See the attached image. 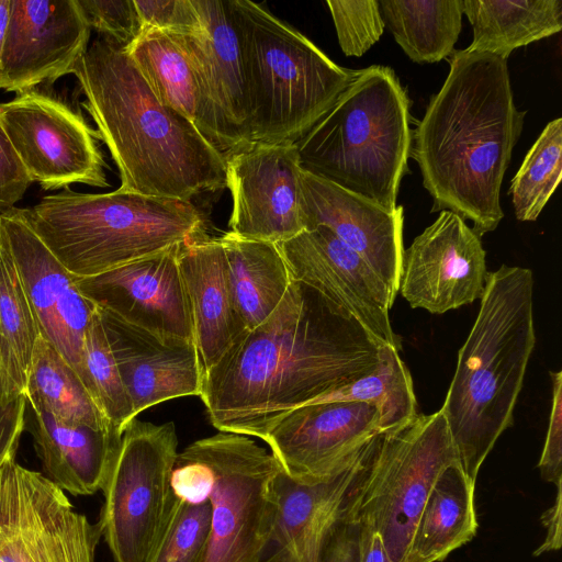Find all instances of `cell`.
Segmentation results:
<instances>
[{
    "mask_svg": "<svg viewBox=\"0 0 562 562\" xmlns=\"http://www.w3.org/2000/svg\"><path fill=\"white\" fill-rule=\"evenodd\" d=\"M24 397L30 409L44 411L60 422L95 429L115 428L101 413L77 372L42 336L33 350Z\"/></svg>",
    "mask_w": 562,
    "mask_h": 562,
    "instance_id": "f546056e",
    "label": "cell"
},
{
    "mask_svg": "<svg viewBox=\"0 0 562 562\" xmlns=\"http://www.w3.org/2000/svg\"><path fill=\"white\" fill-rule=\"evenodd\" d=\"M463 13L473 30L465 49L505 59L514 49L562 29L561 0H463Z\"/></svg>",
    "mask_w": 562,
    "mask_h": 562,
    "instance_id": "f1b7e54d",
    "label": "cell"
},
{
    "mask_svg": "<svg viewBox=\"0 0 562 562\" xmlns=\"http://www.w3.org/2000/svg\"><path fill=\"white\" fill-rule=\"evenodd\" d=\"M172 422L132 419L102 490L100 526L115 562H146L175 502L171 473L178 456Z\"/></svg>",
    "mask_w": 562,
    "mask_h": 562,
    "instance_id": "30bf717a",
    "label": "cell"
},
{
    "mask_svg": "<svg viewBox=\"0 0 562 562\" xmlns=\"http://www.w3.org/2000/svg\"><path fill=\"white\" fill-rule=\"evenodd\" d=\"M409 101L394 70H356L329 111L295 143L302 169L390 212L412 145Z\"/></svg>",
    "mask_w": 562,
    "mask_h": 562,
    "instance_id": "8992f818",
    "label": "cell"
},
{
    "mask_svg": "<svg viewBox=\"0 0 562 562\" xmlns=\"http://www.w3.org/2000/svg\"><path fill=\"white\" fill-rule=\"evenodd\" d=\"M449 64L412 132L409 155L432 198L431 212L471 221L481 237L504 217L501 187L526 112L514 103L507 59L459 49Z\"/></svg>",
    "mask_w": 562,
    "mask_h": 562,
    "instance_id": "7a4b0ae2",
    "label": "cell"
},
{
    "mask_svg": "<svg viewBox=\"0 0 562 562\" xmlns=\"http://www.w3.org/2000/svg\"><path fill=\"white\" fill-rule=\"evenodd\" d=\"M321 562H360L359 524L341 516L325 543Z\"/></svg>",
    "mask_w": 562,
    "mask_h": 562,
    "instance_id": "b9f144b4",
    "label": "cell"
},
{
    "mask_svg": "<svg viewBox=\"0 0 562 562\" xmlns=\"http://www.w3.org/2000/svg\"><path fill=\"white\" fill-rule=\"evenodd\" d=\"M384 23L408 58L437 63L453 52L463 0H379Z\"/></svg>",
    "mask_w": 562,
    "mask_h": 562,
    "instance_id": "4dcf8cb0",
    "label": "cell"
},
{
    "mask_svg": "<svg viewBox=\"0 0 562 562\" xmlns=\"http://www.w3.org/2000/svg\"><path fill=\"white\" fill-rule=\"evenodd\" d=\"M533 276L502 265L487 272L474 324L458 352L439 409L473 483L513 414L536 345Z\"/></svg>",
    "mask_w": 562,
    "mask_h": 562,
    "instance_id": "277c9868",
    "label": "cell"
},
{
    "mask_svg": "<svg viewBox=\"0 0 562 562\" xmlns=\"http://www.w3.org/2000/svg\"><path fill=\"white\" fill-rule=\"evenodd\" d=\"M210 527L209 501L194 504L176 497L146 562H203Z\"/></svg>",
    "mask_w": 562,
    "mask_h": 562,
    "instance_id": "d590c367",
    "label": "cell"
},
{
    "mask_svg": "<svg viewBox=\"0 0 562 562\" xmlns=\"http://www.w3.org/2000/svg\"><path fill=\"white\" fill-rule=\"evenodd\" d=\"M26 400L24 395L0 405V468L14 458L25 427Z\"/></svg>",
    "mask_w": 562,
    "mask_h": 562,
    "instance_id": "7bdbcfd3",
    "label": "cell"
},
{
    "mask_svg": "<svg viewBox=\"0 0 562 562\" xmlns=\"http://www.w3.org/2000/svg\"><path fill=\"white\" fill-rule=\"evenodd\" d=\"M20 212L75 278L205 237L204 217L192 201L121 188L108 193L65 190Z\"/></svg>",
    "mask_w": 562,
    "mask_h": 562,
    "instance_id": "5b68a950",
    "label": "cell"
},
{
    "mask_svg": "<svg viewBox=\"0 0 562 562\" xmlns=\"http://www.w3.org/2000/svg\"><path fill=\"white\" fill-rule=\"evenodd\" d=\"M100 313L135 417L169 400L200 396L203 366L194 341L161 337Z\"/></svg>",
    "mask_w": 562,
    "mask_h": 562,
    "instance_id": "44dd1931",
    "label": "cell"
},
{
    "mask_svg": "<svg viewBox=\"0 0 562 562\" xmlns=\"http://www.w3.org/2000/svg\"><path fill=\"white\" fill-rule=\"evenodd\" d=\"M557 495L553 505L541 516L546 528V538L541 546L533 552L538 557L544 552L555 551L561 548V513H562V482L555 484Z\"/></svg>",
    "mask_w": 562,
    "mask_h": 562,
    "instance_id": "ee69618b",
    "label": "cell"
},
{
    "mask_svg": "<svg viewBox=\"0 0 562 562\" xmlns=\"http://www.w3.org/2000/svg\"><path fill=\"white\" fill-rule=\"evenodd\" d=\"M460 461L440 411L379 432L347 496L344 516L373 528L391 562H406L435 482Z\"/></svg>",
    "mask_w": 562,
    "mask_h": 562,
    "instance_id": "ba28073f",
    "label": "cell"
},
{
    "mask_svg": "<svg viewBox=\"0 0 562 562\" xmlns=\"http://www.w3.org/2000/svg\"><path fill=\"white\" fill-rule=\"evenodd\" d=\"M381 432L376 407L356 401L306 404L274 419L263 441L293 481L314 484L346 470Z\"/></svg>",
    "mask_w": 562,
    "mask_h": 562,
    "instance_id": "4fadbf2b",
    "label": "cell"
},
{
    "mask_svg": "<svg viewBox=\"0 0 562 562\" xmlns=\"http://www.w3.org/2000/svg\"><path fill=\"white\" fill-rule=\"evenodd\" d=\"M21 395L23 394L12 379L3 355L0 351V405L11 402Z\"/></svg>",
    "mask_w": 562,
    "mask_h": 562,
    "instance_id": "bcb514c9",
    "label": "cell"
},
{
    "mask_svg": "<svg viewBox=\"0 0 562 562\" xmlns=\"http://www.w3.org/2000/svg\"><path fill=\"white\" fill-rule=\"evenodd\" d=\"M90 32L76 0H10L0 89L21 93L74 74Z\"/></svg>",
    "mask_w": 562,
    "mask_h": 562,
    "instance_id": "e0dca14e",
    "label": "cell"
},
{
    "mask_svg": "<svg viewBox=\"0 0 562 562\" xmlns=\"http://www.w3.org/2000/svg\"><path fill=\"white\" fill-rule=\"evenodd\" d=\"M90 29L125 48L142 33L134 0H76Z\"/></svg>",
    "mask_w": 562,
    "mask_h": 562,
    "instance_id": "74e56055",
    "label": "cell"
},
{
    "mask_svg": "<svg viewBox=\"0 0 562 562\" xmlns=\"http://www.w3.org/2000/svg\"><path fill=\"white\" fill-rule=\"evenodd\" d=\"M178 266L204 373L246 328L231 293L220 238L204 237L182 244Z\"/></svg>",
    "mask_w": 562,
    "mask_h": 562,
    "instance_id": "cb8c5ba5",
    "label": "cell"
},
{
    "mask_svg": "<svg viewBox=\"0 0 562 562\" xmlns=\"http://www.w3.org/2000/svg\"><path fill=\"white\" fill-rule=\"evenodd\" d=\"M392 346H381L378 366L366 375L340 386L308 404L330 401L368 403L380 412L381 431L397 428L417 414L411 373Z\"/></svg>",
    "mask_w": 562,
    "mask_h": 562,
    "instance_id": "1f68e13d",
    "label": "cell"
},
{
    "mask_svg": "<svg viewBox=\"0 0 562 562\" xmlns=\"http://www.w3.org/2000/svg\"><path fill=\"white\" fill-rule=\"evenodd\" d=\"M277 246L293 280L339 306L380 345L401 350L389 316L395 300L370 266L328 227L317 225Z\"/></svg>",
    "mask_w": 562,
    "mask_h": 562,
    "instance_id": "9a60e30c",
    "label": "cell"
},
{
    "mask_svg": "<svg viewBox=\"0 0 562 562\" xmlns=\"http://www.w3.org/2000/svg\"><path fill=\"white\" fill-rule=\"evenodd\" d=\"M101 537L47 476L15 457L0 468V562H94Z\"/></svg>",
    "mask_w": 562,
    "mask_h": 562,
    "instance_id": "8fae6325",
    "label": "cell"
},
{
    "mask_svg": "<svg viewBox=\"0 0 562 562\" xmlns=\"http://www.w3.org/2000/svg\"><path fill=\"white\" fill-rule=\"evenodd\" d=\"M32 182L0 122V214L13 209Z\"/></svg>",
    "mask_w": 562,
    "mask_h": 562,
    "instance_id": "60d3db41",
    "label": "cell"
},
{
    "mask_svg": "<svg viewBox=\"0 0 562 562\" xmlns=\"http://www.w3.org/2000/svg\"><path fill=\"white\" fill-rule=\"evenodd\" d=\"M124 49L158 100L188 119L225 157L231 146L182 47L166 33L147 31Z\"/></svg>",
    "mask_w": 562,
    "mask_h": 562,
    "instance_id": "484cf974",
    "label": "cell"
},
{
    "mask_svg": "<svg viewBox=\"0 0 562 562\" xmlns=\"http://www.w3.org/2000/svg\"><path fill=\"white\" fill-rule=\"evenodd\" d=\"M182 244L87 278H75L97 308L161 337L193 340L189 303L178 266Z\"/></svg>",
    "mask_w": 562,
    "mask_h": 562,
    "instance_id": "ac0fdd59",
    "label": "cell"
},
{
    "mask_svg": "<svg viewBox=\"0 0 562 562\" xmlns=\"http://www.w3.org/2000/svg\"><path fill=\"white\" fill-rule=\"evenodd\" d=\"M474 490L460 461L442 471L417 521L406 562H441L474 538Z\"/></svg>",
    "mask_w": 562,
    "mask_h": 562,
    "instance_id": "4316f807",
    "label": "cell"
},
{
    "mask_svg": "<svg viewBox=\"0 0 562 562\" xmlns=\"http://www.w3.org/2000/svg\"><path fill=\"white\" fill-rule=\"evenodd\" d=\"M202 30L171 36L186 52L217 115L231 151L250 143L251 101L231 0H193Z\"/></svg>",
    "mask_w": 562,
    "mask_h": 562,
    "instance_id": "d6986e66",
    "label": "cell"
},
{
    "mask_svg": "<svg viewBox=\"0 0 562 562\" xmlns=\"http://www.w3.org/2000/svg\"><path fill=\"white\" fill-rule=\"evenodd\" d=\"M229 232L281 244L305 231L295 144L246 143L225 155Z\"/></svg>",
    "mask_w": 562,
    "mask_h": 562,
    "instance_id": "5bb4252c",
    "label": "cell"
},
{
    "mask_svg": "<svg viewBox=\"0 0 562 562\" xmlns=\"http://www.w3.org/2000/svg\"><path fill=\"white\" fill-rule=\"evenodd\" d=\"M81 380L108 422L123 432L136 417L97 307L83 337Z\"/></svg>",
    "mask_w": 562,
    "mask_h": 562,
    "instance_id": "e575fe53",
    "label": "cell"
},
{
    "mask_svg": "<svg viewBox=\"0 0 562 562\" xmlns=\"http://www.w3.org/2000/svg\"><path fill=\"white\" fill-rule=\"evenodd\" d=\"M0 122L32 181L45 190L108 187L98 131L63 100L40 90L0 103Z\"/></svg>",
    "mask_w": 562,
    "mask_h": 562,
    "instance_id": "7c38bea8",
    "label": "cell"
},
{
    "mask_svg": "<svg viewBox=\"0 0 562 562\" xmlns=\"http://www.w3.org/2000/svg\"><path fill=\"white\" fill-rule=\"evenodd\" d=\"M552 401L543 449L538 462L543 481L562 482V372H550Z\"/></svg>",
    "mask_w": 562,
    "mask_h": 562,
    "instance_id": "ab89813d",
    "label": "cell"
},
{
    "mask_svg": "<svg viewBox=\"0 0 562 562\" xmlns=\"http://www.w3.org/2000/svg\"><path fill=\"white\" fill-rule=\"evenodd\" d=\"M339 46L346 56H362L381 37L385 26L375 0H328Z\"/></svg>",
    "mask_w": 562,
    "mask_h": 562,
    "instance_id": "8d00e7d4",
    "label": "cell"
},
{
    "mask_svg": "<svg viewBox=\"0 0 562 562\" xmlns=\"http://www.w3.org/2000/svg\"><path fill=\"white\" fill-rule=\"evenodd\" d=\"M218 238L236 310L245 328L252 329L277 308L293 279L276 244L231 232Z\"/></svg>",
    "mask_w": 562,
    "mask_h": 562,
    "instance_id": "83f0119b",
    "label": "cell"
},
{
    "mask_svg": "<svg viewBox=\"0 0 562 562\" xmlns=\"http://www.w3.org/2000/svg\"><path fill=\"white\" fill-rule=\"evenodd\" d=\"M31 432L45 476L71 495L102 491L117 458L120 430L60 422L33 411Z\"/></svg>",
    "mask_w": 562,
    "mask_h": 562,
    "instance_id": "d4e9b609",
    "label": "cell"
},
{
    "mask_svg": "<svg viewBox=\"0 0 562 562\" xmlns=\"http://www.w3.org/2000/svg\"><path fill=\"white\" fill-rule=\"evenodd\" d=\"M562 178V119L550 121L533 143L512 180L515 216L533 222L548 203Z\"/></svg>",
    "mask_w": 562,
    "mask_h": 562,
    "instance_id": "836d02e7",
    "label": "cell"
},
{
    "mask_svg": "<svg viewBox=\"0 0 562 562\" xmlns=\"http://www.w3.org/2000/svg\"><path fill=\"white\" fill-rule=\"evenodd\" d=\"M358 524L360 562H391L380 535L367 524Z\"/></svg>",
    "mask_w": 562,
    "mask_h": 562,
    "instance_id": "f6af8a7d",
    "label": "cell"
},
{
    "mask_svg": "<svg viewBox=\"0 0 562 562\" xmlns=\"http://www.w3.org/2000/svg\"><path fill=\"white\" fill-rule=\"evenodd\" d=\"M300 184L305 231L328 227L370 266L395 300L404 252L403 206L390 212L304 169Z\"/></svg>",
    "mask_w": 562,
    "mask_h": 562,
    "instance_id": "ffe728a7",
    "label": "cell"
},
{
    "mask_svg": "<svg viewBox=\"0 0 562 562\" xmlns=\"http://www.w3.org/2000/svg\"><path fill=\"white\" fill-rule=\"evenodd\" d=\"M207 471L210 539L203 562H262L277 514V459L249 437L220 431L183 449Z\"/></svg>",
    "mask_w": 562,
    "mask_h": 562,
    "instance_id": "9c48e42d",
    "label": "cell"
},
{
    "mask_svg": "<svg viewBox=\"0 0 562 562\" xmlns=\"http://www.w3.org/2000/svg\"><path fill=\"white\" fill-rule=\"evenodd\" d=\"M374 437L353 463L330 480L304 484L280 471L276 480L277 514L269 543L274 550L267 562H321L325 543L344 514L347 496Z\"/></svg>",
    "mask_w": 562,
    "mask_h": 562,
    "instance_id": "7402d4cb",
    "label": "cell"
},
{
    "mask_svg": "<svg viewBox=\"0 0 562 562\" xmlns=\"http://www.w3.org/2000/svg\"><path fill=\"white\" fill-rule=\"evenodd\" d=\"M10 16V0H0V57L5 42Z\"/></svg>",
    "mask_w": 562,
    "mask_h": 562,
    "instance_id": "7dc6e473",
    "label": "cell"
},
{
    "mask_svg": "<svg viewBox=\"0 0 562 562\" xmlns=\"http://www.w3.org/2000/svg\"><path fill=\"white\" fill-rule=\"evenodd\" d=\"M134 3L139 16L142 33L159 31L166 34L186 35L196 34L202 30L200 15L193 0H134Z\"/></svg>",
    "mask_w": 562,
    "mask_h": 562,
    "instance_id": "f35d334b",
    "label": "cell"
},
{
    "mask_svg": "<svg viewBox=\"0 0 562 562\" xmlns=\"http://www.w3.org/2000/svg\"><path fill=\"white\" fill-rule=\"evenodd\" d=\"M0 234L11 254L41 336L59 352L61 330L87 317L92 303L75 277L42 241L20 212L0 214Z\"/></svg>",
    "mask_w": 562,
    "mask_h": 562,
    "instance_id": "603a6c76",
    "label": "cell"
},
{
    "mask_svg": "<svg viewBox=\"0 0 562 562\" xmlns=\"http://www.w3.org/2000/svg\"><path fill=\"white\" fill-rule=\"evenodd\" d=\"M40 336L13 259L0 234V351L23 395L33 350Z\"/></svg>",
    "mask_w": 562,
    "mask_h": 562,
    "instance_id": "d6a6232c",
    "label": "cell"
},
{
    "mask_svg": "<svg viewBox=\"0 0 562 562\" xmlns=\"http://www.w3.org/2000/svg\"><path fill=\"white\" fill-rule=\"evenodd\" d=\"M485 250L464 220L441 211L404 249L398 291L413 308L443 314L481 299Z\"/></svg>",
    "mask_w": 562,
    "mask_h": 562,
    "instance_id": "2e32d148",
    "label": "cell"
},
{
    "mask_svg": "<svg viewBox=\"0 0 562 562\" xmlns=\"http://www.w3.org/2000/svg\"><path fill=\"white\" fill-rule=\"evenodd\" d=\"M381 346L339 306L292 280L268 318L203 373L200 397L216 429L263 440L284 413L371 372Z\"/></svg>",
    "mask_w": 562,
    "mask_h": 562,
    "instance_id": "6da1fadb",
    "label": "cell"
},
{
    "mask_svg": "<svg viewBox=\"0 0 562 562\" xmlns=\"http://www.w3.org/2000/svg\"><path fill=\"white\" fill-rule=\"evenodd\" d=\"M251 101L250 143L295 144L334 105L356 70L248 0H231Z\"/></svg>",
    "mask_w": 562,
    "mask_h": 562,
    "instance_id": "52a82bcc",
    "label": "cell"
},
{
    "mask_svg": "<svg viewBox=\"0 0 562 562\" xmlns=\"http://www.w3.org/2000/svg\"><path fill=\"white\" fill-rule=\"evenodd\" d=\"M74 75L98 126L121 189L191 201L226 188L224 155L183 115L155 95L125 49L100 38Z\"/></svg>",
    "mask_w": 562,
    "mask_h": 562,
    "instance_id": "3957f363",
    "label": "cell"
}]
</instances>
